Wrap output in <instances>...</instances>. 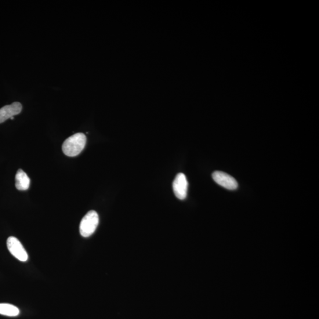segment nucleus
Wrapping results in <instances>:
<instances>
[{
    "label": "nucleus",
    "mask_w": 319,
    "mask_h": 319,
    "mask_svg": "<svg viewBox=\"0 0 319 319\" xmlns=\"http://www.w3.org/2000/svg\"><path fill=\"white\" fill-rule=\"evenodd\" d=\"M86 137L84 134L77 133L69 137L63 144V153L69 157H75L84 149Z\"/></svg>",
    "instance_id": "f257e3e1"
},
{
    "label": "nucleus",
    "mask_w": 319,
    "mask_h": 319,
    "mask_svg": "<svg viewBox=\"0 0 319 319\" xmlns=\"http://www.w3.org/2000/svg\"><path fill=\"white\" fill-rule=\"evenodd\" d=\"M99 224V216L95 211H90L83 217L80 224V234L83 237H89L92 235Z\"/></svg>",
    "instance_id": "f03ea898"
},
{
    "label": "nucleus",
    "mask_w": 319,
    "mask_h": 319,
    "mask_svg": "<svg viewBox=\"0 0 319 319\" xmlns=\"http://www.w3.org/2000/svg\"><path fill=\"white\" fill-rule=\"evenodd\" d=\"M7 245L10 253L15 258L22 262H26L28 259L27 253L19 239L10 237L7 239Z\"/></svg>",
    "instance_id": "7ed1b4c3"
},
{
    "label": "nucleus",
    "mask_w": 319,
    "mask_h": 319,
    "mask_svg": "<svg viewBox=\"0 0 319 319\" xmlns=\"http://www.w3.org/2000/svg\"><path fill=\"white\" fill-rule=\"evenodd\" d=\"M173 189L176 197L180 200H184L187 197L188 182L183 173H180L176 175L173 181Z\"/></svg>",
    "instance_id": "20e7f679"
},
{
    "label": "nucleus",
    "mask_w": 319,
    "mask_h": 319,
    "mask_svg": "<svg viewBox=\"0 0 319 319\" xmlns=\"http://www.w3.org/2000/svg\"><path fill=\"white\" fill-rule=\"evenodd\" d=\"M212 178L219 185L228 190H235L238 188L237 180L227 173L219 171L213 172Z\"/></svg>",
    "instance_id": "39448f33"
},
{
    "label": "nucleus",
    "mask_w": 319,
    "mask_h": 319,
    "mask_svg": "<svg viewBox=\"0 0 319 319\" xmlns=\"http://www.w3.org/2000/svg\"><path fill=\"white\" fill-rule=\"evenodd\" d=\"M22 110V106L20 103L15 102L0 109V124L5 122L14 116L19 114Z\"/></svg>",
    "instance_id": "423d86ee"
},
{
    "label": "nucleus",
    "mask_w": 319,
    "mask_h": 319,
    "mask_svg": "<svg viewBox=\"0 0 319 319\" xmlns=\"http://www.w3.org/2000/svg\"><path fill=\"white\" fill-rule=\"evenodd\" d=\"M30 180L23 170H18L16 175V187L19 190L24 191L30 187Z\"/></svg>",
    "instance_id": "0eeeda50"
},
{
    "label": "nucleus",
    "mask_w": 319,
    "mask_h": 319,
    "mask_svg": "<svg viewBox=\"0 0 319 319\" xmlns=\"http://www.w3.org/2000/svg\"><path fill=\"white\" fill-rule=\"evenodd\" d=\"M20 313V310L15 306L7 303L0 304V314L5 316L14 317L17 316Z\"/></svg>",
    "instance_id": "6e6552de"
},
{
    "label": "nucleus",
    "mask_w": 319,
    "mask_h": 319,
    "mask_svg": "<svg viewBox=\"0 0 319 319\" xmlns=\"http://www.w3.org/2000/svg\"><path fill=\"white\" fill-rule=\"evenodd\" d=\"M14 117H12V118H10L11 119H14Z\"/></svg>",
    "instance_id": "1a4fd4ad"
}]
</instances>
